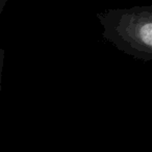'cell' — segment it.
<instances>
[{
    "mask_svg": "<svg viewBox=\"0 0 152 152\" xmlns=\"http://www.w3.org/2000/svg\"><path fill=\"white\" fill-rule=\"evenodd\" d=\"M4 57H5V50L0 49V95H1V81H2V71L3 66H4Z\"/></svg>",
    "mask_w": 152,
    "mask_h": 152,
    "instance_id": "7a4b0ae2",
    "label": "cell"
},
{
    "mask_svg": "<svg viewBox=\"0 0 152 152\" xmlns=\"http://www.w3.org/2000/svg\"><path fill=\"white\" fill-rule=\"evenodd\" d=\"M97 18L104 40L133 58L152 61V7L110 9Z\"/></svg>",
    "mask_w": 152,
    "mask_h": 152,
    "instance_id": "6da1fadb",
    "label": "cell"
},
{
    "mask_svg": "<svg viewBox=\"0 0 152 152\" xmlns=\"http://www.w3.org/2000/svg\"><path fill=\"white\" fill-rule=\"evenodd\" d=\"M7 2V0H0V18H1V14H2L3 10H4Z\"/></svg>",
    "mask_w": 152,
    "mask_h": 152,
    "instance_id": "3957f363",
    "label": "cell"
}]
</instances>
